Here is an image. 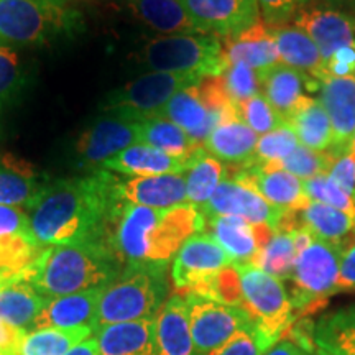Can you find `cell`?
Returning <instances> with one entry per match:
<instances>
[{"instance_id": "1", "label": "cell", "mask_w": 355, "mask_h": 355, "mask_svg": "<svg viewBox=\"0 0 355 355\" xmlns=\"http://www.w3.org/2000/svg\"><path fill=\"white\" fill-rule=\"evenodd\" d=\"M119 176L97 170L48 181L28 209L30 227L43 247L109 243V230L123 201Z\"/></svg>"}, {"instance_id": "2", "label": "cell", "mask_w": 355, "mask_h": 355, "mask_svg": "<svg viewBox=\"0 0 355 355\" xmlns=\"http://www.w3.org/2000/svg\"><path fill=\"white\" fill-rule=\"evenodd\" d=\"M204 227L202 212L191 204L152 209L123 202L110 224L109 245L123 265L166 266Z\"/></svg>"}, {"instance_id": "3", "label": "cell", "mask_w": 355, "mask_h": 355, "mask_svg": "<svg viewBox=\"0 0 355 355\" xmlns=\"http://www.w3.org/2000/svg\"><path fill=\"white\" fill-rule=\"evenodd\" d=\"M123 270L109 243H74L44 247L42 255L21 272L44 298L104 290Z\"/></svg>"}, {"instance_id": "4", "label": "cell", "mask_w": 355, "mask_h": 355, "mask_svg": "<svg viewBox=\"0 0 355 355\" xmlns=\"http://www.w3.org/2000/svg\"><path fill=\"white\" fill-rule=\"evenodd\" d=\"M166 296V266L123 265L121 275L101 291L97 329L109 324L155 318Z\"/></svg>"}, {"instance_id": "5", "label": "cell", "mask_w": 355, "mask_h": 355, "mask_svg": "<svg viewBox=\"0 0 355 355\" xmlns=\"http://www.w3.org/2000/svg\"><path fill=\"white\" fill-rule=\"evenodd\" d=\"M137 63L155 73L196 78L222 76L225 58L219 37L206 33L155 37L135 53Z\"/></svg>"}, {"instance_id": "6", "label": "cell", "mask_w": 355, "mask_h": 355, "mask_svg": "<svg viewBox=\"0 0 355 355\" xmlns=\"http://www.w3.org/2000/svg\"><path fill=\"white\" fill-rule=\"evenodd\" d=\"M81 13L44 0H0V46H40L74 35L81 28Z\"/></svg>"}, {"instance_id": "7", "label": "cell", "mask_w": 355, "mask_h": 355, "mask_svg": "<svg viewBox=\"0 0 355 355\" xmlns=\"http://www.w3.org/2000/svg\"><path fill=\"white\" fill-rule=\"evenodd\" d=\"M343 245L314 237L296 257L290 278V300L296 318L318 313L332 295L339 293V259Z\"/></svg>"}, {"instance_id": "8", "label": "cell", "mask_w": 355, "mask_h": 355, "mask_svg": "<svg viewBox=\"0 0 355 355\" xmlns=\"http://www.w3.org/2000/svg\"><path fill=\"white\" fill-rule=\"evenodd\" d=\"M241 282V308L255 324L275 339H279L295 324V308L282 279L261 272L257 266L234 265Z\"/></svg>"}, {"instance_id": "9", "label": "cell", "mask_w": 355, "mask_h": 355, "mask_svg": "<svg viewBox=\"0 0 355 355\" xmlns=\"http://www.w3.org/2000/svg\"><path fill=\"white\" fill-rule=\"evenodd\" d=\"M201 81L202 79L196 76L152 71L110 92L102 102V110L127 115L135 121H145V119L157 117L163 105L176 92L196 86Z\"/></svg>"}, {"instance_id": "10", "label": "cell", "mask_w": 355, "mask_h": 355, "mask_svg": "<svg viewBox=\"0 0 355 355\" xmlns=\"http://www.w3.org/2000/svg\"><path fill=\"white\" fill-rule=\"evenodd\" d=\"M230 265L232 260L209 234H196L173 259V285L180 295L196 293L211 298L217 277Z\"/></svg>"}, {"instance_id": "11", "label": "cell", "mask_w": 355, "mask_h": 355, "mask_svg": "<svg viewBox=\"0 0 355 355\" xmlns=\"http://www.w3.org/2000/svg\"><path fill=\"white\" fill-rule=\"evenodd\" d=\"M189 311V327L198 355H207L220 347L239 331L254 322L245 309L206 296L184 295Z\"/></svg>"}, {"instance_id": "12", "label": "cell", "mask_w": 355, "mask_h": 355, "mask_svg": "<svg viewBox=\"0 0 355 355\" xmlns=\"http://www.w3.org/2000/svg\"><path fill=\"white\" fill-rule=\"evenodd\" d=\"M140 121L104 110L81 133L76 144L79 166L97 171L102 163L117 157L128 146L140 144Z\"/></svg>"}, {"instance_id": "13", "label": "cell", "mask_w": 355, "mask_h": 355, "mask_svg": "<svg viewBox=\"0 0 355 355\" xmlns=\"http://www.w3.org/2000/svg\"><path fill=\"white\" fill-rule=\"evenodd\" d=\"M230 180L248 186L273 207L288 212H298L311 199L306 196L304 183L291 173L278 168L265 166L260 163L248 162L245 165L227 168Z\"/></svg>"}, {"instance_id": "14", "label": "cell", "mask_w": 355, "mask_h": 355, "mask_svg": "<svg viewBox=\"0 0 355 355\" xmlns=\"http://www.w3.org/2000/svg\"><path fill=\"white\" fill-rule=\"evenodd\" d=\"M202 33L229 38L260 21L257 0H180Z\"/></svg>"}, {"instance_id": "15", "label": "cell", "mask_w": 355, "mask_h": 355, "mask_svg": "<svg viewBox=\"0 0 355 355\" xmlns=\"http://www.w3.org/2000/svg\"><path fill=\"white\" fill-rule=\"evenodd\" d=\"M204 217L235 216L242 217L252 224H265L277 230L282 224L285 212L266 202L257 191L239 181L225 178L217 186L209 201L201 209Z\"/></svg>"}, {"instance_id": "16", "label": "cell", "mask_w": 355, "mask_h": 355, "mask_svg": "<svg viewBox=\"0 0 355 355\" xmlns=\"http://www.w3.org/2000/svg\"><path fill=\"white\" fill-rule=\"evenodd\" d=\"M44 247L30 227L28 211L0 206V273L19 275L42 255Z\"/></svg>"}, {"instance_id": "17", "label": "cell", "mask_w": 355, "mask_h": 355, "mask_svg": "<svg viewBox=\"0 0 355 355\" xmlns=\"http://www.w3.org/2000/svg\"><path fill=\"white\" fill-rule=\"evenodd\" d=\"M296 28L316 43L322 61L344 46H355V17L329 7H303L293 17Z\"/></svg>"}, {"instance_id": "18", "label": "cell", "mask_w": 355, "mask_h": 355, "mask_svg": "<svg viewBox=\"0 0 355 355\" xmlns=\"http://www.w3.org/2000/svg\"><path fill=\"white\" fill-rule=\"evenodd\" d=\"M207 234L211 235L234 265L250 263L257 252L270 241L275 230L265 224H252L242 217L216 216L204 217Z\"/></svg>"}, {"instance_id": "19", "label": "cell", "mask_w": 355, "mask_h": 355, "mask_svg": "<svg viewBox=\"0 0 355 355\" xmlns=\"http://www.w3.org/2000/svg\"><path fill=\"white\" fill-rule=\"evenodd\" d=\"M319 94L332 127V146L327 152H347L355 133V78H324Z\"/></svg>"}, {"instance_id": "20", "label": "cell", "mask_w": 355, "mask_h": 355, "mask_svg": "<svg viewBox=\"0 0 355 355\" xmlns=\"http://www.w3.org/2000/svg\"><path fill=\"white\" fill-rule=\"evenodd\" d=\"M101 291L102 290H92L58 296V298H48L46 304L40 311L28 331L89 327L96 332Z\"/></svg>"}, {"instance_id": "21", "label": "cell", "mask_w": 355, "mask_h": 355, "mask_svg": "<svg viewBox=\"0 0 355 355\" xmlns=\"http://www.w3.org/2000/svg\"><path fill=\"white\" fill-rule=\"evenodd\" d=\"M117 191L123 202L133 206L168 209L188 204L184 175L119 178Z\"/></svg>"}, {"instance_id": "22", "label": "cell", "mask_w": 355, "mask_h": 355, "mask_svg": "<svg viewBox=\"0 0 355 355\" xmlns=\"http://www.w3.org/2000/svg\"><path fill=\"white\" fill-rule=\"evenodd\" d=\"M220 42L225 64L243 63L250 66L259 78L282 63L277 44L272 38V28L261 20L247 28L245 32L222 38Z\"/></svg>"}, {"instance_id": "23", "label": "cell", "mask_w": 355, "mask_h": 355, "mask_svg": "<svg viewBox=\"0 0 355 355\" xmlns=\"http://www.w3.org/2000/svg\"><path fill=\"white\" fill-rule=\"evenodd\" d=\"M259 83L261 96L285 122L298 109L301 101L306 97V91L316 92L321 87V81L304 76L303 73L283 63L260 76Z\"/></svg>"}, {"instance_id": "24", "label": "cell", "mask_w": 355, "mask_h": 355, "mask_svg": "<svg viewBox=\"0 0 355 355\" xmlns=\"http://www.w3.org/2000/svg\"><path fill=\"white\" fill-rule=\"evenodd\" d=\"M155 355H198L184 295H173L155 316Z\"/></svg>"}, {"instance_id": "25", "label": "cell", "mask_w": 355, "mask_h": 355, "mask_svg": "<svg viewBox=\"0 0 355 355\" xmlns=\"http://www.w3.org/2000/svg\"><path fill=\"white\" fill-rule=\"evenodd\" d=\"M194 158H176L155 146L135 144L119 153L117 157L102 163L101 170L121 173L127 176L184 175Z\"/></svg>"}, {"instance_id": "26", "label": "cell", "mask_w": 355, "mask_h": 355, "mask_svg": "<svg viewBox=\"0 0 355 355\" xmlns=\"http://www.w3.org/2000/svg\"><path fill=\"white\" fill-rule=\"evenodd\" d=\"M157 117L166 119L178 127H181L188 135L198 144H204L209 133L222 121L209 109L199 92L198 84L183 91L176 92L170 101L163 105Z\"/></svg>"}, {"instance_id": "27", "label": "cell", "mask_w": 355, "mask_h": 355, "mask_svg": "<svg viewBox=\"0 0 355 355\" xmlns=\"http://www.w3.org/2000/svg\"><path fill=\"white\" fill-rule=\"evenodd\" d=\"M293 225H301V227L308 229L314 237L321 239L324 242L339 243V245L345 243V239L350 235H355L354 217L316 201H309L298 212H288L283 217L279 227L288 229Z\"/></svg>"}, {"instance_id": "28", "label": "cell", "mask_w": 355, "mask_h": 355, "mask_svg": "<svg viewBox=\"0 0 355 355\" xmlns=\"http://www.w3.org/2000/svg\"><path fill=\"white\" fill-rule=\"evenodd\" d=\"M48 181L24 159L7 153L0 155V206L28 211Z\"/></svg>"}, {"instance_id": "29", "label": "cell", "mask_w": 355, "mask_h": 355, "mask_svg": "<svg viewBox=\"0 0 355 355\" xmlns=\"http://www.w3.org/2000/svg\"><path fill=\"white\" fill-rule=\"evenodd\" d=\"M94 337L99 355H155V318L109 324Z\"/></svg>"}, {"instance_id": "30", "label": "cell", "mask_w": 355, "mask_h": 355, "mask_svg": "<svg viewBox=\"0 0 355 355\" xmlns=\"http://www.w3.org/2000/svg\"><path fill=\"white\" fill-rule=\"evenodd\" d=\"M272 38L285 66L300 71L304 76L322 81L326 76L324 61L316 43L296 26H270Z\"/></svg>"}, {"instance_id": "31", "label": "cell", "mask_w": 355, "mask_h": 355, "mask_svg": "<svg viewBox=\"0 0 355 355\" xmlns=\"http://www.w3.org/2000/svg\"><path fill=\"white\" fill-rule=\"evenodd\" d=\"M125 3L137 20L162 37L202 33L180 0H125Z\"/></svg>"}, {"instance_id": "32", "label": "cell", "mask_w": 355, "mask_h": 355, "mask_svg": "<svg viewBox=\"0 0 355 355\" xmlns=\"http://www.w3.org/2000/svg\"><path fill=\"white\" fill-rule=\"evenodd\" d=\"M259 137L241 119L222 122L204 140V150L229 166L245 165L254 158Z\"/></svg>"}, {"instance_id": "33", "label": "cell", "mask_w": 355, "mask_h": 355, "mask_svg": "<svg viewBox=\"0 0 355 355\" xmlns=\"http://www.w3.org/2000/svg\"><path fill=\"white\" fill-rule=\"evenodd\" d=\"M313 340L327 355H355V304L322 314L313 322Z\"/></svg>"}, {"instance_id": "34", "label": "cell", "mask_w": 355, "mask_h": 355, "mask_svg": "<svg viewBox=\"0 0 355 355\" xmlns=\"http://www.w3.org/2000/svg\"><path fill=\"white\" fill-rule=\"evenodd\" d=\"M46 300L19 273L0 286V319L28 331Z\"/></svg>"}, {"instance_id": "35", "label": "cell", "mask_w": 355, "mask_h": 355, "mask_svg": "<svg viewBox=\"0 0 355 355\" xmlns=\"http://www.w3.org/2000/svg\"><path fill=\"white\" fill-rule=\"evenodd\" d=\"M290 127L298 137L300 145L314 152H327L332 146V127L329 115L321 101L306 96L298 109L288 119Z\"/></svg>"}, {"instance_id": "36", "label": "cell", "mask_w": 355, "mask_h": 355, "mask_svg": "<svg viewBox=\"0 0 355 355\" xmlns=\"http://www.w3.org/2000/svg\"><path fill=\"white\" fill-rule=\"evenodd\" d=\"M140 144L155 146L171 157L194 158L204 146L194 141L183 128L166 119L152 117L140 121Z\"/></svg>"}, {"instance_id": "37", "label": "cell", "mask_w": 355, "mask_h": 355, "mask_svg": "<svg viewBox=\"0 0 355 355\" xmlns=\"http://www.w3.org/2000/svg\"><path fill=\"white\" fill-rule=\"evenodd\" d=\"M225 173L227 168L202 148L184 173L186 202L201 211L214 194L217 186L225 180Z\"/></svg>"}, {"instance_id": "38", "label": "cell", "mask_w": 355, "mask_h": 355, "mask_svg": "<svg viewBox=\"0 0 355 355\" xmlns=\"http://www.w3.org/2000/svg\"><path fill=\"white\" fill-rule=\"evenodd\" d=\"M296 257H298V250L293 241L291 229L279 227L275 230L270 241L257 252L250 265L283 282V279L291 278Z\"/></svg>"}, {"instance_id": "39", "label": "cell", "mask_w": 355, "mask_h": 355, "mask_svg": "<svg viewBox=\"0 0 355 355\" xmlns=\"http://www.w3.org/2000/svg\"><path fill=\"white\" fill-rule=\"evenodd\" d=\"M92 336L94 329L89 327L28 331L17 355H64Z\"/></svg>"}, {"instance_id": "40", "label": "cell", "mask_w": 355, "mask_h": 355, "mask_svg": "<svg viewBox=\"0 0 355 355\" xmlns=\"http://www.w3.org/2000/svg\"><path fill=\"white\" fill-rule=\"evenodd\" d=\"M300 141L298 137L295 135L290 123L283 122L282 125L275 128V130L265 133L259 139L255 146L254 158L250 162L260 163V165L273 166L278 162H282L283 158H286L288 155L295 152L298 148Z\"/></svg>"}, {"instance_id": "41", "label": "cell", "mask_w": 355, "mask_h": 355, "mask_svg": "<svg viewBox=\"0 0 355 355\" xmlns=\"http://www.w3.org/2000/svg\"><path fill=\"white\" fill-rule=\"evenodd\" d=\"M332 162H334V157L329 152H314V150L306 148L303 145H298L295 152L272 168L291 173L293 176L300 178V180H309V178L319 175H327Z\"/></svg>"}, {"instance_id": "42", "label": "cell", "mask_w": 355, "mask_h": 355, "mask_svg": "<svg viewBox=\"0 0 355 355\" xmlns=\"http://www.w3.org/2000/svg\"><path fill=\"white\" fill-rule=\"evenodd\" d=\"M275 343V337L266 334L259 324L252 322L207 355H265Z\"/></svg>"}, {"instance_id": "43", "label": "cell", "mask_w": 355, "mask_h": 355, "mask_svg": "<svg viewBox=\"0 0 355 355\" xmlns=\"http://www.w3.org/2000/svg\"><path fill=\"white\" fill-rule=\"evenodd\" d=\"M24 83L25 76L17 53L12 48L0 46V119L17 101Z\"/></svg>"}, {"instance_id": "44", "label": "cell", "mask_w": 355, "mask_h": 355, "mask_svg": "<svg viewBox=\"0 0 355 355\" xmlns=\"http://www.w3.org/2000/svg\"><path fill=\"white\" fill-rule=\"evenodd\" d=\"M306 196L311 201L322 202L326 206L334 207L337 211H343L345 214L355 219V199L345 194L327 175H319L309 180H304Z\"/></svg>"}, {"instance_id": "45", "label": "cell", "mask_w": 355, "mask_h": 355, "mask_svg": "<svg viewBox=\"0 0 355 355\" xmlns=\"http://www.w3.org/2000/svg\"><path fill=\"white\" fill-rule=\"evenodd\" d=\"M237 117L247 123L257 135H265L285 122L266 102L261 92L237 105Z\"/></svg>"}, {"instance_id": "46", "label": "cell", "mask_w": 355, "mask_h": 355, "mask_svg": "<svg viewBox=\"0 0 355 355\" xmlns=\"http://www.w3.org/2000/svg\"><path fill=\"white\" fill-rule=\"evenodd\" d=\"M222 79H224V86L235 105L260 94L259 76L250 66L243 63H230L225 66Z\"/></svg>"}, {"instance_id": "47", "label": "cell", "mask_w": 355, "mask_h": 355, "mask_svg": "<svg viewBox=\"0 0 355 355\" xmlns=\"http://www.w3.org/2000/svg\"><path fill=\"white\" fill-rule=\"evenodd\" d=\"M260 8V17L268 26H282L285 21L295 17V13L303 8L309 0H257Z\"/></svg>"}, {"instance_id": "48", "label": "cell", "mask_w": 355, "mask_h": 355, "mask_svg": "<svg viewBox=\"0 0 355 355\" xmlns=\"http://www.w3.org/2000/svg\"><path fill=\"white\" fill-rule=\"evenodd\" d=\"M332 157H334V162H332L329 171H327V176L345 194L355 199V153L350 148L347 152L332 155Z\"/></svg>"}, {"instance_id": "49", "label": "cell", "mask_w": 355, "mask_h": 355, "mask_svg": "<svg viewBox=\"0 0 355 355\" xmlns=\"http://www.w3.org/2000/svg\"><path fill=\"white\" fill-rule=\"evenodd\" d=\"M326 76L331 78H354L355 76V46H344L332 53L324 63Z\"/></svg>"}, {"instance_id": "50", "label": "cell", "mask_w": 355, "mask_h": 355, "mask_svg": "<svg viewBox=\"0 0 355 355\" xmlns=\"http://www.w3.org/2000/svg\"><path fill=\"white\" fill-rule=\"evenodd\" d=\"M355 291V239L344 243L339 259V293Z\"/></svg>"}, {"instance_id": "51", "label": "cell", "mask_w": 355, "mask_h": 355, "mask_svg": "<svg viewBox=\"0 0 355 355\" xmlns=\"http://www.w3.org/2000/svg\"><path fill=\"white\" fill-rule=\"evenodd\" d=\"M25 334V329H20V327L0 319V352L6 355L19 354Z\"/></svg>"}, {"instance_id": "52", "label": "cell", "mask_w": 355, "mask_h": 355, "mask_svg": "<svg viewBox=\"0 0 355 355\" xmlns=\"http://www.w3.org/2000/svg\"><path fill=\"white\" fill-rule=\"evenodd\" d=\"M314 352H309V350L301 347L291 337H283V339H278L272 347L266 350L265 355H314Z\"/></svg>"}, {"instance_id": "53", "label": "cell", "mask_w": 355, "mask_h": 355, "mask_svg": "<svg viewBox=\"0 0 355 355\" xmlns=\"http://www.w3.org/2000/svg\"><path fill=\"white\" fill-rule=\"evenodd\" d=\"M64 355H99V347H97L96 337H89V339L76 345V347H73Z\"/></svg>"}, {"instance_id": "54", "label": "cell", "mask_w": 355, "mask_h": 355, "mask_svg": "<svg viewBox=\"0 0 355 355\" xmlns=\"http://www.w3.org/2000/svg\"><path fill=\"white\" fill-rule=\"evenodd\" d=\"M44 2H50L58 7H71V2H74V0H44Z\"/></svg>"}, {"instance_id": "55", "label": "cell", "mask_w": 355, "mask_h": 355, "mask_svg": "<svg viewBox=\"0 0 355 355\" xmlns=\"http://www.w3.org/2000/svg\"><path fill=\"white\" fill-rule=\"evenodd\" d=\"M13 277H17V275H6V273H0V286H2L3 283H7L8 279H12Z\"/></svg>"}, {"instance_id": "56", "label": "cell", "mask_w": 355, "mask_h": 355, "mask_svg": "<svg viewBox=\"0 0 355 355\" xmlns=\"http://www.w3.org/2000/svg\"><path fill=\"white\" fill-rule=\"evenodd\" d=\"M352 152L355 153V133H354V139H352Z\"/></svg>"}, {"instance_id": "57", "label": "cell", "mask_w": 355, "mask_h": 355, "mask_svg": "<svg viewBox=\"0 0 355 355\" xmlns=\"http://www.w3.org/2000/svg\"><path fill=\"white\" fill-rule=\"evenodd\" d=\"M314 355H327V354H324V352H321V350L316 349V352H314Z\"/></svg>"}, {"instance_id": "58", "label": "cell", "mask_w": 355, "mask_h": 355, "mask_svg": "<svg viewBox=\"0 0 355 355\" xmlns=\"http://www.w3.org/2000/svg\"><path fill=\"white\" fill-rule=\"evenodd\" d=\"M0 355H6V354H2V352H0Z\"/></svg>"}, {"instance_id": "59", "label": "cell", "mask_w": 355, "mask_h": 355, "mask_svg": "<svg viewBox=\"0 0 355 355\" xmlns=\"http://www.w3.org/2000/svg\"><path fill=\"white\" fill-rule=\"evenodd\" d=\"M354 78H355V76H354Z\"/></svg>"}]
</instances>
